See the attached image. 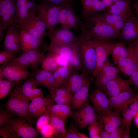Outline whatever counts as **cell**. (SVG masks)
<instances>
[{
  "mask_svg": "<svg viewBox=\"0 0 138 138\" xmlns=\"http://www.w3.org/2000/svg\"><path fill=\"white\" fill-rule=\"evenodd\" d=\"M91 83V81L89 82L73 94L71 105L75 111L82 108L88 101L89 89Z\"/></svg>",
  "mask_w": 138,
  "mask_h": 138,
  "instance_id": "cell-25",
  "label": "cell"
},
{
  "mask_svg": "<svg viewBox=\"0 0 138 138\" xmlns=\"http://www.w3.org/2000/svg\"><path fill=\"white\" fill-rule=\"evenodd\" d=\"M65 5L59 6L46 4H39L37 3V15L44 22L49 34L58 24L59 13L61 9Z\"/></svg>",
  "mask_w": 138,
  "mask_h": 138,
  "instance_id": "cell-7",
  "label": "cell"
},
{
  "mask_svg": "<svg viewBox=\"0 0 138 138\" xmlns=\"http://www.w3.org/2000/svg\"><path fill=\"white\" fill-rule=\"evenodd\" d=\"M110 134L103 128L100 131V136L101 138H109Z\"/></svg>",
  "mask_w": 138,
  "mask_h": 138,
  "instance_id": "cell-56",
  "label": "cell"
},
{
  "mask_svg": "<svg viewBox=\"0 0 138 138\" xmlns=\"http://www.w3.org/2000/svg\"><path fill=\"white\" fill-rule=\"evenodd\" d=\"M99 117L102 120L104 129L109 133L122 125L120 114L115 111H112Z\"/></svg>",
  "mask_w": 138,
  "mask_h": 138,
  "instance_id": "cell-27",
  "label": "cell"
},
{
  "mask_svg": "<svg viewBox=\"0 0 138 138\" xmlns=\"http://www.w3.org/2000/svg\"><path fill=\"white\" fill-rule=\"evenodd\" d=\"M18 27L29 15L27 6V0H15Z\"/></svg>",
  "mask_w": 138,
  "mask_h": 138,
  "instance_id": "cell-34",
  "label": "cell"
},
{
  "mask_svg": "<svg viewBox=\"0 0 138 138\" xmlns=\"http://www.w3.org/2000/svg\"><path fill=\"white\" fill-rule=\"evenodd\" d=\"M88 98L99 116L112 111L109 98L104 92L97 88L89 94Z\"/></svg>",
  "mask_w": 138,
  "mask_h": 138,
  "instance_id": "cell-12",
  "label": "cell"
},
{
  "mask_svg": "<svg viewBox=\"0 0 138 138\" xmlns=\"http://www.w3.org/2000/svg\"><path fill=\"white\" fill-rule=\"evenodd\" d=\"M72 117L79 127L82 128L98 120L99 117L88 101L82 108L73 112Z\"/></svg>",
  "mask_w": 138,
  "mask_h": 138,
  "instance_id": "cell-13",
  "label": "cell"
},
{
  "mask_svg": "<svg viewBox=\"0 0 138 138\" xmlns=\"http://www.w3.org/2000/svg\"><path fill=\"white\" fill-rule=\"evenodd\" d=\"M72 97L73 96L62 97L54 96L51 97L57 104L70 106L71 105Z\"/></svg>",
  "mask_w": 138,
  "mask_h": 138,
  "instance_id": "cell-48",
  "label": "cell"
},
{
  "mask_svg": "<svg viewBox=\"0 0 138 138\" xmlns=\"http://www.w3.org/2000/svg\"><path fill=\"white\" fill-rule=\"evenodd\" d=\"M43 3L49 5L61 6L73 3H71L66 0H40Z\"/></svg>",
  "mask_w": 138,
  "mask_h": 138,
  "instance_id": "cell-49",
  "label": "cell"
},
{
  "mask_svg": "<svg viewBox=\"0 0 138 138\" xmlns=\"http://www.w3.org/2000/svg\"><path fill=\"white\" fill-rule=\"evenodd\" d=\"M16 54L10 51L3 50L0 53V64H3L15 58Z\"/></svg>",
  "mask_w": 138,
  "mask_h": 138,
  "instance_id": "cell-47",
  "label": "cell"
},
{
  "mask_svg": "<svg viewBox=\"0 0 138 138\" xmlns=\"http://www.w3.org/2000/svg\"><path fill=\"white\" fill-rule=\"evenodd\" d=\"M134 42L129 43L126 64L119 69L124 74L129 76L138 69V58L134 51Z\"/></svg>",
  "mask_w": 138,
  "mask_h": 138,
  "instance_id": "cell-26",
  "label": "cell"
},
{
  "mask_svg": "<svg viewBox=\"0 0 138 138\" xmlns=\"http://www.w3.org/2000/svg\"><path fill=\"white\" fill-rule=\"evenodd\" d=\"M119 72L118 69L114 66L107 59L96 77L97 88L105 92L108 83L117 76Z\"/></svg>",
  "mask_w": 138,
  "mask_h": 138,
  "instance_id": "cell-14",
  "label": "cell"
},
{
  "mask_svg": "<svg viewBox=\"0 0 138 138\" xmlns=\"http://www.w3.org/2000/svg\"><path fill=\"white\" fill-rule=\"evenodd\" d=\"M125 127L121 126L110 133L109 138H122Z\"/></svg>",
  "mask_w": 138,
  "mask_h": 138,
  "instance_id": "cell-51",
  "label": "cell"
},
{
  "mask_svg": "<svg viewBox=\"0 0 138 138\" xmlns=\"http://www.w3.org/2000/svg\"><path fill=\"white\" fill-rule=\"evenodd\" d=\"M78 135L79 138H89V137L85 133L79 132L78 133Z\"/></svg>",
  "mask_w": 138,
  "mask_h": 138,
  "instance_id": "cell-60",
  "label": "cell"
},
{
  "mask_svg": "<svg viewBox=\"0 0 138 138\" xmlns=\"http://www.w3.org/2000/svg\"><path fill=\"white\" fill-rule=\"evenodd\" d=\"M46 55L44 52L39 49L31 50L23 53L17 57L9 61L20 65L26 68L31 69L32 72L41 64Z\"/></svg>",
  "mask_w": 138,
  "mask_h": 138,
  "instance_id": "cell-8",
  "label": "cell"
},
{
  "mask_svg": "<svg viewBox=\"0 0 138 138\" xmlns=\"http://www.w3.org/2000/svg\"><path fill=\"white\" fill-rule=\"evenodd\" d=\"M128 52L127 47L122 42L114 43L110 50V54L112 58L119 56L126 57Z\"/></svg>",
  "mask_w": 138,
  "mask_h": 138,
  "instance_id": "cell-37",
  "label": "cell"
},
{
  "mask_svg": "<svg viewBox=\"0 0 138 138\" xmlns=\"http://www.w3.org/2000/svg\"><path fill=\"white\" fill-rule=\"evenodd\" d=\"M81 32L77 36L82 66V72L93 79L96 65V51L93 40L86 33L84 26L81 25Z\"/></svg>",
  "mask_w": 138,
  "mask_h": 138,
  "instance_id": "cell-2",
  "label": "cell"
},
{
  "mask_svg": "<svg viewBox=\"0 0 138 138\" xmlns=\"http://www.w3.org/2000/svg\"><path fill=\"white\" fill-rule=\"evenodd\" d=\"M15 84L14 81L0 78V99L5 97Z\"/></svg>",
  "mask_w": 138,
  "mask_h": 138,
  "instance_id": "cell-39",
  "label": "cell"
},
{
  "mask_svg": "<svg viewBox=\"0 0 138 138\" xmlns=\"http://www.w3.org/2000/svg\"><path fill=\"white\" fill-rule=\"evenodd\" d=\"M137 91L134 90L124 91L117 95L109 97L113 111L120 114L122 113L126 106L134 99Z\"/></svg>",
  "mask_w": 138,
  "mask_h": 138,
  "instance_id": "cell-18",
  "label": "cell"
},
{
  "mask_svg": "<svg viewBox=\"0 0 138 138\" xmlns=\"http://www.w3.org/2000/svg\"><path fill=\"white\" fill-rule=\"evenodd\" d=\"M134 51L138 58V38L134 41Z\"/></svg>",
  "mask_w": 138,
  "mask_h": 138,
  "instance_id": "cell-58",
  "label": "cell"
},
{
  "mask_svg": "<svg viewBox=\"0 0 138 138\" xmlns=\"http://www.w3.org/2000/svg\"><path fill=\"white\" fill-rule=\"evenodd\" d=\"M128 80L130 85L135 86V88L138 90V69L134 72L130 76Z\"/></svg>",
  "mask_w": 138,
  "mask_h": 138,
  "instance_id": "cell-50",
  "label": "cell"
},
{
  "mask_svg": "<svg viewBox=\"0 0 138 138\" xmlns=\"http://www.w3.org/2000/svg\"><path fill=\"white\" fill-rule=\"evenodd\" d=\"M49 35L50 42L45 49L44 52L52 48L69 44L77 38L71 29L66 26L54 28Z\"/></svg>",
  "mask_w": 138,
  "mask_h": 138,
  "instance_id": "cell-9",
  "label": "cell"
},
{
  "mask_svg": "<svg viewBox=\"0 0 138 138\" xmlns=\"http://www.w3.org/2000/svg\"><path fill=\"white\" fill-rule=\"evenodd\" d=\"M30 103L29 111V115L33 119H38L40 116L47 113L54 101L51 98L38 97L32 100Z\"/></svg>",
  "mask_w": 138,
  "mask_h": 138,
  "instance_id": "cell-15",
  "label": "cell"
},
{
  "mask_svg": "<svg viewBox=\"0 0 138 138\" xmlns=\"http://www.w3.org/2000/svg\"><path fill=\"white\" fill-rule=\"evenodd\" d=\"M98 120H98H95L88 126L90 138H100V133L104 128V126L101 118L99 117Z\"/></svg>",
  "mask_w": 138,
  "mask_h": 138,
  "instance_id": "cell-36",
  "label": "cell"
},
{
  "mask_svg": "<svg viewBox=\"0 0 138 138\" xmlns=\"http://www.w3.org/2000/svg\"><path fill=\"white\" fill-rule=\"evenodd\" d=\"M32 77L27 80L21 85L20 89L23 94L29 100H31L36 98L44 96L42 89Z\"/></svg>",
  "mask_w": 138,
  "mask_h": 138,
  "instance_id": "cell-24",
  "label": "cell"
},
{
  "mask_svg": "<svg viewBox=\"0 0 138 138\" xmlns=\"http://www.w3.org/2000/svg\"><path fill=\"white\" fill-rule=\"evenodd\" d=\"M120 38L129 43L138 38V18L133 15L127 19L121 30Z\"/></svg>",
  "mask_w": 138,
  "mask_h": 138,
  "instance_id": "cell-17",
  "label": "cell"
},
{
  "mask_svg": "<svg viewBox=\"0 0 138 138\" xmlns=\"http://www.w3.org/2000/svg\"><path fill=\"white\" fill-rule=\"evenodd\" d=\"M80 25V22L79 18L75 15L71 6L68 11L66 22L67 27L77 31L79 28Z\"/></svg>",
  "mask_w": 138,
  "mask_h": 138,
  "instance_id": "cell-38",
  "label": "cell"
},
{
  "mask_svg": "<svg viewBox=\"0 0 138 138\" xmlns=\"http://www.w3.org/2000/svg\"><path fill=\"white\" fill-rule=\"evenodd\" d=\"M87 18L90 21V27L85 30L91 38L95 40H109L119 38V37L112 27L106 21L101 13H99Z\"/></svg>",
  "mask_w": 138,
  "mask_h": 138,
  "instance_id": "cell-4",
  "label": "cell"
},
{
  "mask_svg": "<svg viewBox=\"0 0 138 138\" xmlns=\"http://www.w3.org/2000/svg\"><path fill=\"white\" fill-rule=\"evenodd\" d=\"M50 52L52 53L59 66H66L70 64L66 59L63 56L54 52Z\"/></svg>",
  "mask_w": 138,
  "mask_h": 138,
  "instance_id": "cell-52",
  "label": "cell"
},
{
  "mask_svg": "<svg viewBox=\"0 0 138 138\" xmlns=\"http://www.w3.org/2000/svg\"><path fill=\"white\" fill-rule=\"evenodd\" d=\"M50 115V119L49 123L53 127L59 134L65 133L66 130L65 128L64 120L57 116Z\"/></svg>",
  "mask_w": 138,
  "mask_h": 138,
  "instance_id": "cell-40",
  "label": "cell"
},
{
  "mask_svg": "<svg viewBox=\"0 0 138 138\" xmlns=\"http://www.w3.org/2000/svg\"><path fill=\"white\" fill-rule=\"evenodd\" d=\"M47 113L59 117L64 120L68 117H72L73 114L70 106L58 104L51 105Z\"/></svg>",
  "mask_w": 138,
  "mask_h": 138,
  "instance_id": "cell-33",
  "label": "cell"
},
{
  "mask_svg": "<svg viewBox=\"0 0 138 138\" xmlns=\"http://www.w3.org/2000/svg\"><path fill=\"white\" fill-rule=\"evenodd\" d=\"M17 21L15 0H0V31L17 25Z\"/></svg>",
  "mask_w": 138,
  "mask_h": 138,
  "instance_id": "cell-6",
  "label": "cell"
},
{
  "mask_svg": "<svg viewBox=\"0 0 138 138\" xmlns=\"http://www.w3.org/2000/svg\"><path fill=\"white\" fill-rule=\"evenodd\" d=\"M27 6L29 15L33 12L37 13V3L34 0H27Z\"/></svg>",
  "mask_w": 138,
  "mask_h": 138,
  "instance_id": "cell-53",
  "label": "cell"
},
{
  "mask_svg": "<svg viewBox=\"0 0 138 138\" xmlns=\"http://www.w3.org/2000/svg\"><path fill=\"white\" fill-rule=\"evenodd\" d=\"M41 64L42 68L53 73L60 66L52 53L48 52Z\"/></svg>",
  "mask_w": 138,
  "mask_h": 138,
  "instance_id": "cell-35",
  "label": "cell"
},
{
  "mask_svg": "<svg viewBox=\"0 0 138 138\" xmlns=\"http://www.w3.org/2000/svg\"><path fill=\"white\" fill-rule=\"evenodd\" d=\"M73 3L64 5L60 10L58 16V24L61 26H66L68 11L70 7Z\"/></svg>",
  "mask_w": 138,
  "mask_h": 138,
  "instance_id": "cell-42",
  "label": "cell"
},
{
  "mask_svg": "<svg viewBox=\"0 0 138 138\" xmlns=\"http://www.w3.org/2000/svg\"><path fill=\"white\" fill-rule=\"evenodd\" d=\"M73 70L72 66L69 64L59 66L53 73L56 88L66 83L73 73Z\"/></svg>",
  "mask_w": 138,
  "mask_h": 138,
  "instance_id": "cell-31",
  "label": "cell"
},
{
  "mask_svg": "<svg viewBox=\"0 0 138 138\" xmlns=\"http://www.w3.org/2000/svg\"><path fill=\"white\" fill-rule=\"evenodd\" d=\"M101 14L106 21L114 29L119 38L121 31L129 17L111 14L106 11Z\"/></svg>",
  "mask_w": 138,
  "mask_h": 138,
  "instance_id": "cell-28",
  "label": "cell"
},
{
  "mask_svg": "<svg viewBox=\"0 0 138 138\" xmlns=\"http://www.w3.org/2000/svg\"><path fill=\"white\" fill-rule=\"evenodd\" d=\"M0 136L4 138H36L38 131L24 118L18 116L3 124L0 127Z\"/></svg>",
  "mask_w": 138,
  "mask_h": 138,
  "instance_id": "cell-1",
  "label": "cell"
},
{
  "mask_svg": "<svg viewBox=\"0 0 138 138\" xmlns=\"http://www.w3.org/2000/svg\"><path fill=\"white\" fill-rule=\"evenodd\" d=\"M37 12H34L29 14L18 27L20 30H22L31 33L38 38L44 41L37 32L35 25V20Z\"/></svg>",
  "mask_w": 138,
  "mask_h": 138,
  "instance_id": "cell-32",
  "label": "cell"
},
{
  "mask_svg": "<svg viewBox=\"0 0 138 138\" xmlns=\"http://www.w3.org/2000/svg\"><path fill=\"white\" fill-rule=\"evenodd\" d=\"M109 40H93L96 51V65L93 79L98 75L103 64L108 59L110 50L114 43Z\"/></svg>",
  "mask_w": 138,
  "mask_h": 138,
  "instance_id": "cell-11",
  "label": "cell"
},
{
  "mask_svg": "<svg viewBox=\"0 0 138 138\" xmlns=\"http://www.w3.org/2000/svg\"><path fill=\"white\" fill-rule=\"evenodd\" d=\"M101 1L105 4L107 8V10L114 3L112 0H101Z\"/></svg>",
  "mask_w": 138,
  "mask_h": 138,
  "instance_id": "cell-57",
  "label": "cell"
},
{
  "mask_svg": "<svg viewBox=\"0 0 138 138\" xmlns=\"http://www.w3.org/2000/svg\"><path fill=\"white\" fill-rule=\"evenodd\" d=\"M35 25L37 32L41 37L44 39L46 34V26L43 20L37 14L35 18Z\"/></svg>",
  "mask_w": 138,
  "mask_h": 138,
  "instance_id": "cell-44",
  "label": "cell"
},
{
  "mask_svg": "<svg viewBox=\"0 0 138 138\" xmlns=\"http://www.w3.org/2000/svg\"><path fill=\"white\" fill-rule=\"evenodd\" d=\"M135 0L136 1V3L138 1V0Z\"/></svg>",
  "mask_w": 138,
  "mask_h": 138,
  "instance_id": "cell-62",
  "label": "cell"
},
{
  "mask_svg": "<svg viewBox=\"0 0 138 138\" xmlns=\"http://www.w3.org/2000/svg\"><path fill=\"white\" fill-rule=\"evenodd\" d=\"M138 112V90L134 99L126 106L123 112L122 126L131 124L132 120Z\"/></svg>",
  "mask_w": 138,
  "mask_h": 138,
  "instance_id": "cell-29",
  "label": "cell"
},
{
  "mask_svg": "<svg viewBox=\"0 0 138 138\" xmlns=\"http://www.w3.org/2000/svg\"><path fill=\"white\" fill-rule=\"evenodd\" d=\"M39 132L44 138H54L59 135L58 133L49 122Z\"/></svg>",
  "mask_w": 138,
  "mask_h": 138,
  "instance_id": "cell-43",
  "label": "cell"
},
{
  "mask_svg": "<svg viewBox=\"0 0 138 138\" xmlns=\"http://www.w3.org/2000/svg\"><path fill=\"white\" fill-rule=\"evenodd\" d=\"M39 85L43 86L51 91L56 88L53 73L38 68L32 72L30 76Z\"/></svg>",
  "mask_w": 138,
  "mask_h": 138,
  "instance_id": "cell-22",
  "label": "cell"
},
{
  "mask_svg": "<svg viewBox=\"0 0 138 138\" xmlns=\"http://www.w3.org/2000/svg\"><path fill=\"white\" fill-rule=\"evenodd\" d=\"M21 49L20 34L16 24H14L7 29L4 40L3 50L13 52L16 54Z\"/></svg>",
  "mask_w": 138,
  "mask_h": 138,
  "instance_id": "cell-16",
  "label": "cell"
},
{
  "mask_svg": "<svg viewBox=\"0 0 138 138\" xmlns=\"http://www.w3.org/2000/svg\"><path fill=\"white\" fill-rule=\"evenodd\" d=\"M130 85L127 80H124L117 76L108 83L105 93L109 97L124 91H132L134 90Z\"/></svg>",
  "mask_w": 138,
  "mask_h": 138,
  "instance_id": "cell-20",
  "label": "cell"
},
{
  "mask_svg": "<svg viewBox=\"0 0 138 138\" xmlns=\"http://www.w3.org/2000/svg\"><path fill=\"white\" fill-rule=\"evenodd\" d=\"M92 78L84 72L80 74L75 73L72 75L69 79L64 85V87L73 95L89 82Z\"/></svg>",
  "mask_w": 138,
  "mask_h": 138,
  "instance_id": "cell-23",
  "label": "cell"
},
{
  "mask_svg": "<svg viewBox=\"0 0 138 138\" xmlns=\"http://www.w3.org/2000/svg\"><path fill=\"white\" fill-rule=\"evenodd\" d=\"M78 125L77 123H72L70 125L68 129L63 134L59 135L56 138H79L78 135Z\"/></svg>",
  "mask_w": 138,
  "mask_h": 138,
  "instance_id": "cell-41",
  "label": "cell"
},
{
  "mask_svg": "<svg viewBox=\"0 0 138 138\" xmlns=\"http://www.w3.org/2000/svg\"><path fill=\"white\" fill-rule=\"evenodd\" d=\"M130 0H120L115 2L106 11L112 14L126 16L133 15Z\"/></svg>",
  "mask_w": 138,
  "mask_h": 138,
  "instance_id": "cell-30",
  "label": "cell"
},
{
  "mask_svg": "<svg viewBox=\"0 0 138 138\" xmlns=\"http://www.w3.org/2000/svg\"><path fill=\"white\" fill-rule=\"evenodd\" d=\"M77 38L75 40L69 44L52 48L48 51L63 56L74 70L77 72L81 71L82 72V66Z\"/></svg>",
  "mask_w": 138,
  "mask_h": 138,
  "instance_id": "cell-5",
  "label": "cell"
},
{
  "mask_svg": "<svg viewBox=\"0 0 138 138\" xmlns=\"http://www.w3.org/2000/svg\"><path fill=\"white\" fill-rule=\"evenodd\" d=\"M132 5L135 10L136 16L138 18V1L136 3Z\"/></svg>",
  "mask_w": 138,
  "mask_h": 138,
  "instance_id": "cell-59",
  "label": "cell"
},
{
  "mask_svg": "<svg viewBox=\"0 0 138 138\" xmlns=\"http://www.w3.org/2000/svg\"><path fill=\"white\" fill-rule=\"evenodd\" d=\"M20 33L21 49L23 52L39 49L42 47L45 49L47 46L44 41L41 40L31 33L22 30H20Z\"/></svg>",
  "mask_w": 138,
  "mask_h": 138,
  "instance_id": "cell-19",
  "label": "cell"
},
{
  "mask_svg": "<svg viewBox=\"0 0 138 138\" xmlns=\"http://www.w3.org/2000/svg\"><path fill=\"white\" fill-rule=\"evenodd\" d=\"M32 73L22 66L10 62L3 64L0 69V78L7 79L15 82L19 81L30 77Z\"/></svg>",
  "mask_w": 138,
  "mask_h": 138,
  "instance_id": "cell-10",
  "label": "cell"
},
{
  "mask_svg": "<svg viewBox=\"0 0 138 138\" xmlns=\"http://www.w3.org/2000/svg\"><path fill=\"white\" fill-rule=\"evenodd\" d=\"M100 0L101 1V0ZM112 0L114 2H117V1H118L120 0Z\"/></svg>",
  "mask_w": 138,
  "mask_h": 138,
  "instance_id": "cell-61",
  "label": "cell"
},
{
  "mask_svg": "<svg viewBox=\"0 0 138 138\" xmlns=\"http://www.w3.org/2000/svg\"><path fill=\"white\" fill-rule=\"evenodd\" d=\"M112 59L114 62L117 65L119 69L124 67L126 64V57L120 56Z\"/></svg>",
  "mask_w": 138,
  "mask_h": 138,
  "instance_id": "cell-54",
  "label": "cell"
},
{
  "mask_svg": "<svg viewBox=\"0 0 138 138\" xmlns=\"http://www.w3.org/2000/svg\"><path fill=\"white\" fill-rule=\"evenodd\" d=\"M81 14L84 18L94 15L107 10L105 4L100 0H80Z\"/></svg>",
  "mask_w": 138,
  "mask_h": 138,
  "instance_id": "cell-21",
  "label": "cell"
},
{
  "mask_svg": "<svg viewBox=\"0 0 138 138\" xmlns=\"http://www.w3.org/2000/svg\"><path fill=\"white\" fill-rule=\"evenodd\" d=\"M29 100L20 91L19 85L17 84L7 102L0 108H6L15 116L22 117L32 126L34 122L29 113Z\"/></svg>",
  "mask_w": 138,
  "mask_h": 138,
  "instance_id": "cell-3",
  "label": "cell"
},
{
  "mask_svg": "<svg viewBox=\"0 0 138 138\" xmlns=\"http://www.w3.org/2000/svg\"><path fill=\"white\" fill-rule=\"evenodd\" d=\"M15 116L8 109L0 108V127H1L4 123L13 119Z\"/></svg>",
  "mask_w": 138,
  "mask_h": 138,
  "instance_id": "cell-45",
  "label": "cell"
},
{
  "mask_svg": "<svg viewBox=\"0 0 138 138\" xmlns=\"http://www.w3.org/2000/svg\"><path fill=\"white\" fill-rule=\"evenodd\" d=\"M50 119V115L48 113L42 115L38 119L36 124V126L38 132H39L49 123Z\"/></svg>",
  "mask_w": 138,
  "mask_h": 138,
  "instance_id": "cell-46",
  "label": "cell"
},
{
  "mask_svg": "<svg viewBox=\"0 0 138 138\" xmlns=\"http://www.w3.org/2000/svg\"><path fill=\"white\" fill-rule=\"evenodd\" d=\"M131 125H128L125 127L122 138H129L130 137Z\"/></svg>",
  "mask_w": 138,
  "mask_h": 138,
  "instance_id": "cell-55",
  "label": "cell"
}]
</instances>
